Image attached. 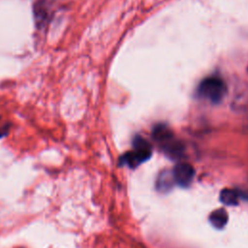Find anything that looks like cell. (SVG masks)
Listing matches in <instances>:
<instances>
[{"mask_svg":"<svg viewBox=\"0 0 248 248\" xmlns=\"http://www.w3.org/2000/svg\"><path fill=\"white\" fill-rule=\"evenodd\" d=\"M10 129V124L0 118V138L4 137Z\"/></svg>","mask_w":248,"mask_h":248,"instance_id":"9c48e42d","label":"cell"},{"mask_svg":"<svg viewBox=\"0 0 248 248\" xmlns=\"http://www.w3.org/2000/svg\"><path fill=\"white\" fill-rule=\"evenodd\" d=\"M163 152L171 159H179L184 152V145L181 141L171 138L166 142L160 144Z\"/></svg>","mask_w":248,"mask_h":248,"instance_id":"277c9868","label":"cell"},{"mask_svg":"<svg viewBox=\"0 0 248 248\" xmlns=\"http://www.w3.org/2000/svg\"><path fill=\"white\" fill-rule=\"evenodd\" d=\"M229 220L228 212L224 208L215 209L209 215L210 224L216 229H223Z\"/></svg>","mask_w":248,"mask_h":248,"instance_id":"8992f818","label":"cell"},{"mask_svg":"<svg viewBox=\"0 0 248 248\" xmlns=\"http://www.w3.org/2000/svg\"><path fill=\"white\" fill-rule=\"evenodd\" d=\"M220 201L225 205H236L238 203V194L232 189H224L220 193Z\"/></svg>","mask_w":248,"mask_h":248,"instance_id":"ba28073f","label":"cell"},{"mask_svg":"<svg viewBox=\"0 0 248 248\" xmlns=\"http://www.w3.org/2000/svg\"><path fill=\"white\" fill-rule=\"evenodd\" d=\"M174 179L172 176V172L168 171V170H164L160 173V175L157 178V182H156V187L158 189V191L166 193L169 192L172 185H173Z\"/></svg>","mask_w":248,"mask_h":248,"instance_id":"52a82bcc","label":"cell"},{"mask_svg":"<svg viewBox=\"0 0 248 248\" xmlns=\"http://www.w3.org/2000/svg\"><path fill=\"white\" fill-rule=\"evenodd\" d=\"M151 155L152 146L150 142L140 136H136L133 140V148L119 158V165L136 169L149 160Z\"/></svg>","mask_w":248,"mask_h":248,"instance_id":"6da1fadb","label":"cell"},{"mask_svg":"<svg viewBox=\"0 0 248 248\" xmlns=\"http://www.w3.org/2000/svg\"><path fill=\"white\" fill-rule=\"evenodd\" d=\"M227 93V85L219 77H208L203 78L198 88L197 94L202 99L207 100L210 103H220Z\"/></svg>","mask_w":248,"mask_h":248,"instance_id":"7a4b0ae2","label":"cell"},{"mask_svg":"<svg viewBox=\"0 0 248 248\" xmlns=\"http://www.w3.org/2000/svg\"><path fill=\"white\" fill-rule=\"evenodd\" d=\"M152 138L160 145L173 138V134L169 126L163 123H159L155 125L152 130Z\"/></svg>","mask_w":248,"mask_h":248,"instance_id":"5b68a950","label":"cell"},{"mask_svg":"<svg viewBox=\"0 0 248 248\" xmlns=\"http://www.w3.org/2000/svg\"><path fill=\"white\" fill-rule=\"evenodd\" d=\"M171 172L174 182L180 187H188L195 175L194 168L188 163H178Z\"/></svg>","mask_w":248,"mask_h":248,"instance_id":"3957f363","label":"cell"}]
</instances>
